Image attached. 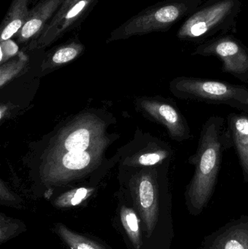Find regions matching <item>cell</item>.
I'll return each mask as SVG.
<instances>
[{"mask_svg":"<svg viewBox=\"0 0 248 249\" xmlns=\"http://www.w3.org/2000/svg\"><path fill=\"white\" fill-rule=\"evenodd\" d=\"M230 148L227 121L218 116L208 118L201 130L196 152L188 160L195 168L185 193L192 214H199L209 203L218 181L223 152Z\"/></svg>","mask_w":248,"mask_h":249,"instance_id":"obj_1","label":"cell"},{"mask_svg":"<svg viewBox=\"0 0 248 249\" xmlns=\"http://www.w3.org/2000/svg\"><path fill=\"white\" fill-rule=\"evenodd\" d=\"M241 10L242 0H208L185 19L176 36L199 45L221 35H234Z\"/></svg>","mask_w":248,"mask_h":249,"instance_id":"obj_2","label":"cell"},{"mask_svg":"<svg viewBox=\"0 0 248 249\" xmlns=\"http://www.w3.org/2000/svg\"><path fill=\"white\" fill-rule=\"evenodd\" d=\"M204 0H164L128 19L111 33L109 41L127 39L151 32H167L173 25L186 19Z\"/></svg>","mask_w":248,"mask_h":249,"instance_id":"obj_3","label":"cell"},{"mask_svg":"<svg viewBox=\"0 0 248 249\" xmlns=\"http://www.w3.org/2000/svg\"><path fill=\"white\" fill-rule=\"evenodd\" d=\"M175 96L182 100L224 105L248 115V88L227 82L181 76L170 83Z\"/></svg>","mask_w":248,"mask_h":249,"instance_id":"obj_4","label":"cell"},{"mask_svg":"<svg viewBox=\"0 0 248 249\" xmlns=\"http://www.w3.org/2000/svg\"><path fill=\"white\" fill-rule=\"evenodd\" d=\"M192 54L219 58L224 72L248 84V48L234 35L212 38L198 45Z\"/></svg>","mask_w":248,"mask_h":249,"instance_id":"obj_5","label":"cell"},{"mask_svg":"<svg viewBox=\"0 0 248 249\" xmlns=\"http://www.w3.org/2000/svg\"><path fill=\"white\" fill-rule=\"evenodd\" d=\"M100 0H80L61 14L54 16L40 36L31 43L32 48L44 47L80 26Z\"/></svg>","mask_w":248,"mask_h":249,"instance_id":"obj_6","label":"cell"},{"mask_svg":"<svg viewBox=\"0 0 248 249\" xmlns=\"http://www.w3.org/2000/svg\"><path fill=\"white\" fill-rule=\"evenodd\" d=\"M145 108L154 119L165 126L173 140L183 142L192 139L189 124L174 102L167 100L148 101L145 104Z\"/></svg>","mask_w":248,"mask_h":249,"instance_id":"obj_7","label":"cell"},{"mask_svg":"<svg viewBox=\"0 0 248 249\" xmlns=\"http://www.w3.org/2000/svg\"><path fill=\"white\" fill-rule=\"evenodd\" d=\"M199 249H248V216L231 221L208 235Z\"/></svg>","mask_w":248,"mask_h":249,"instance_id":"obj_8","label":"cell"},{"mask_svg":"<svg viewBox=\"0 0 248 249\" xmlns=\"http://www.w3.org/2000/svg\"><path fill=\"white\" fill-rule=\"evenodd\" d=\"M158 184L154 175L143 177L138 190L139 210L147 230L148 238L152 235L160 214V196Z\"/></svg>","mask_w":248,"mask_h":249,"instance_id":"obj_9","label":"cell"},{"mask_svg":"<svg viewBox=\"0 0 248 249\" xmlns=\"http://www.w3.org/2000/svg\"><path fill=\"white\" fill-rule=\"evenodd\" d=\"M64 0H39L31 9L27 21L16 36L20 42L36 40L64 3Z\"/></svg>","mask_w":248,"mask_h":249,"instance_id":"obj_10","label":"cell"},{"mask_svg":"<svg viewBox=\"0 0 248 249\" xmlns=\"http://www.w3.org/2000/svg\"><path fill=\"white\" fill-rule=\"evenodd\" d=\"M227 132L231 148L237 152L246 182L248 183V116L231 114L227 119Z\"/></svg>","mask_w":248,"mask_h":249,"instance_id":"obj_11","label":"cell"},{"mask_svg":"<svg viewBox=\"0 0 248 249\" xmlns=\"http://www.w3.org/2000/svg\"><path fill=\"white\" fill-rule=\"evenodd\" d=\"M32 0H13L0 26L1 42L17 35L29 18Z\"/></svg>","mask_w":248,"mask_h":249,"instance_id":"obj_12","label":"cell"},{"mask_svg":"<svg viewBox=\"0 0 248 249\" xmlns=\"http://www.w3.org/2000/svg\"><path fill=\"white\" fill-rule=\"evenodd\" d=\"M55 231L71 249H106L100 244L70 231L62 224H57Z\"/></svg>","mask_w":248,"mask_h":249,"instance_id":"obj_13","label":"cell"},{"mask_svg":"<svg viewBox=\"0 0 248 249\" xmlns=\"http://www.w3.org/2000/svg\"><path fill=\"white\" fill-rule=\"evenodd\" d=\"M121 221L132 245L136 249H140L142 246L139 221L133 210L122 207L120 212Z\"/></svg>","mask_w":248,"mask_h":249,"instance_id":"obj_14","label":"cell"},{"mask_svg":"<svg viewBox=\"0 0 248 249\" xmlns=\"http://www.w3.org/2000/svg\"><path fill=\"white\" fill-rule=\"evenodd\" d=\"M90 133L86 128L74 130L64 141V147L68 152H84L90 146Z\"/></svg>","mask_w":248,"mask_h":249,"instance_id":"obj_15","label":"cell"},{"mask_svg":"<svg viewBox=\"0 0 248 249\" xmlns=\"http://www.w3.org/2000/svg\"><path fill=\"white\" fill-rule=\"evenodd\" d=\"M91 156L89 152H68L62 158V165L64 168L72 171L82 170L90 165Z\"/></svg>","mask_w":248,"mask_h":249,"instance_id":"obj_16","label":"cell"},{"mask_svg":"<svg viewBox=\"0 0 248 249\" xmlns=\"http://www.w3.org/2000/svg\"><path fill=\"white\" fill-rule=\"evenodd\" d=\"M83 46L77 42H73L68 45L58 48L52 54L51 61L53 64H62L69 62L77 58L83 51Z\"/></svg>","mask_w":248,"mask_h":249,"instance_id":"obj_17","label":"cell"},{"mask_svg":"<svg viewBox=\"0 0 248 249\" xmlns=\"http://www.w3.org/2000/svg\"><path fill=\"white\" fill-rule=\"evenodd\" d=\"M90 192L91 190H89L88 189H77L63 195L56 200L55 204L61 208L77 206L88 197Z\"/></svg>","mask_w":248,"mask_h":249,"instance_id":"obj_18","label":"cell"},{"mask_svg":"<svg viewBox=\"0 0 248 249\" xmlns=\"http://www.w3.org/2000/svg\"><path fill=\"white\" fill-rule=\"evenodd\" d=\"M20 226L21 223L18 220L5 217L1 214L0 217V244H4L16 235Z\"/></svg>","mask_w":248,"mask_h":249,"instance_id":"obj_19","label":"cell"},{"mask_svg":"<svg viewBox=\"0 0 248 249\" xmlns=\"http://www.w3.org/2000/svg\"><path fill=\"white\" fill-rule=\"evenodd\" d=\"M0 51H1V61H3L4 57L6 58L16 55L18 51V47L11 39L3 41L0 44Z\"/></svg>","mask_w":248,"mask_h":249,"instance_id":"obj_20","label":"cell"}]
</instances>
